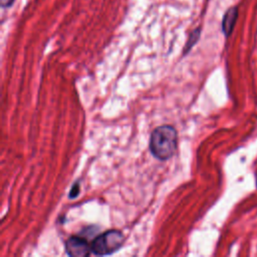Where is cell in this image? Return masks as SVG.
<instances>
[{"label": "cell", "instance_id": "cell-1", "mask_svg": "<svg viewBox=\"0 0 257 257\" xmlns=\"http://www.w3.org/2000/svg\"><path fill=\"white\" fill-rule=\"evenodd\" d=\"M178 147V134L174 126L163 124L157 126L151 134L149 148L152 155L160 161L171 159Z\"/></svg>", "mask_w": 257, "mask_h": 257}, {"label": "cell", "instance_id": "cell-2", "mask_svg": "<svg viewBox=\"0 0 257 257\" xmlns=\"http://www.w3.org/2000/svg\"><path fill=\"white\" fill-rule=\"evenodd\" d=\"M123 234L118 230H108L96 236L90 244L94 255H110L117 251L123 244Z\"/></svg>", "mask_w": 257, "mask_h": 257}, {"label": "cell", "instance_id": "cell-3", "mask_svg": "<svg viewBox=\"0 0 257 257\" xmlns=\"http://www.w3.org/2000/svg\"><path fill=\"white\" fill-rule=\"evenodd\" d=\"M65 251L72 257H86L92 253L87 241L79 236H71L66 240Z\"/></svg>", "mask_w": 257, "mask_h": 257}, {"label": "cell", "instance_id": "cell-4", "mask_svg": "<svg viewBox=\"0 0 257 257\" xmlns=\"http://www.w3.org/2000/svg\"><path fill=\"white\" fill-rule=\"evenodd\" d=\"M238 18V8L232 6L225 12L222 19V32L226 37H229L235 27L236 21Z\"/></svg>", "mask_w": 257, "mask_h": 257}, {"label": "cell", "instance_id": "cell-5", "mask_svg": "<svg viewBox=\"0 0 257 257\" xmlns=\"http://www.w3.org/2000/svg\"><path fill=\"white\" fill-rule=\"evenodd\" d=\"M200 36H201V28L198 27V28H196V29L190 34V36H189V38H188V41H187V43H186V45H185V48H184V53H185V54L188 53V52L191 50V48L198 42Z\"/></svg>", "mask_w": 257, "mask_h": 257}, {"label": "cell", "instance_id": "cell-6", "mask_svg": "<svg viewBox=\"0 0 257 257\" xmlns=\"http://www.w3.org/2000/svg\"><path fill=\"white\" fill-rule=\"evenodd\" d=\"M78 194H79V185L75 183V184L72 186L71 190L69 191L68 198H69V199H74V198H76V197L78 196Z\"/></svg>", "mask_w": 257, "mask_h": 257}, {"label": "cell", "instance_id": "cell-7", "mask_svg": "<svg viewBox=\"0 0 257 257\" xmlns=\"http://www.w3.org/2000/svg\"><path fill=\"white\" fill-rule=\"evenodd\" d=\"M14 0H0V3H1V6L6 8V7H10L12 4H13Z\"/></svg>", "mask_w": 257, "mask_h": 257}]
</instances>
